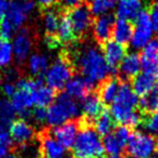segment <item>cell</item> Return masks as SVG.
Returning <instances> with one entry per match:
<instances>
[{
  "instance_id": "obj_1",
  "label": "cell",
  "mask_w": 158,
  "mask_h": 158,
  "mask_svg": "<svg viewBox=\"0 0 158 158\" xmlns=\"http://www.w3.org/2000/svg\"><path fill=\"white\" fill-rule=\"evenodd\" d=\"M75 65L82 77L92 87L103 82L114 73L106 62L102 50L94 44L84 47L77 53Z\"/></svg>"
},
{
  "instance_id": "obj_2",
  "label": "cell",
  "mask_w": 158,
  "mask_h": 158,
  "mask_svg": "<svg viewBox=\"0 0 158 158\" xmlns=\"http://www.w3.org/2000/svg\"><path fill=\"white\" fill-rule=\"evenodd\" d=\"M104 148L100 134L90 126H84L77 132L73 144L72 154L74 158H102Z\"/></svg>"
},
{
  "instance_id": "obj_3",
  "label": "cell",
  "mask_w": 158,
  "mask_h": 158,
  "mask_svg": "<svg viewBox=\"0 0 158 158\" xmlns=\"http://www.w3.org/2000/svg\"><path fill=\"white\" fill-rule=\"evenodd\" d=\"M80 113H81V107L77 104V101L69 97L66 92L60 93L48 106L46 122L48 126L55 128L71 121L74 118H77L80 116Z\"/></svg>"
},
{
  "instance_id": "obj_4",
  "label": "cell",
  "mask_w": 158,
  "mask_h": 158,
  "mask_svg": "<svg viewBox=\"0 0 158 158\" xmlns=\"http://www.w3.org/2000/svg\"><path fill=\"white\" fill-rule=\"evenodd\" d=\"M72 66L64 56L56 59L46 70L44 75V80L48 87L54 91L63 90L68 84V81L72 78Z\"/></svg>"
},
{
  "instance_id": "obj_5",
  "label": "cell",
  "mask_w": 158,
  "mask_h": 158,
  "mask_svg": "<svg viewBox=\"0 0 158 158\" xmlns=\"http://www.w3.org/2000/svg\"><path fill=\"white\" fill-rule=\"evenodd\" d=\"M126 148L131 158H148L157 152L158 142L153 134L135 132L131 134Z\"/></svg>"
},
{
  "instance_id": "obj_6",
  "label": "cell",
  "mask_w": 158,
  "mask_h": 158,
  "mask_svg": "<svg viewBox=\"0 0 158 158\" xmlns=\"http://www.w3.org/2000/svg\"><path fill=\"white\" fill-rule=\"evenodd\" d=\"M153 34L154 29L152 27L150 14L146 11L142 10L135 20L130 46L135 50H141L153 39Z\"/></svg>"
},
{
  "instance_id": "obj_7",
  "label": "cell",
  "mask_w": 158,
  "mask_h": 158,
  "mask_svg": "<svg viewBox=\"0 0 158 158\" xmlns=\"http://www.w3.org/2000/svg\"><path fill=\"white\" fill-rule=\"evenodd\" d=\"M35 9V3L33 0H10L4 19L12 24L15 30L22 29Z\"/></svg>"
},
{
  "instance_id": "obj_8",
  "label": "cell",
  "mask_w": 158,
  "mask_h": 158,
  "mask_svg": "<svg viewBox=\"0 0 158 158\" xmlns=\"http://www.w3.org/2000/svg\"><path fill=\"white\" fill-rule=\"evenodd\" d=\"M75 37H82L88 32L93 25V15L88 7L81 4L71 9L67 14Z\"/></svg>"
},
{
  "instance_id": "obj_9",
  "label": "cell",
  "mask_w": 158,
  "mask_h": 158,
  "mask_svg": "<svg viewBox=\"0 0 158 158\" xmlns=\"http://www.w3.org/2000/svg\"><path fill=\"white\" fill-rule=\"evenodd\" d=\"M142 50L141 70L158 80V38L152 39Z\"/></svg>"
},
{
  "instance_id": "obj_10",
  "label": "cell",
  "mask_w": 158,
  "mask_h": 158,
  "mask_svg": "<svg viewBox=\"0 0 158 158\" xmlns=\"http://www.w3.org/2000/svg\"><path fill=\"white\" fill-rule=\"evenodd\" d=\"M13 56L15 61L19 64H23L30 56L32 49V40L29 34V30L22 28L15 34L12 41Z\"/></svg>"
},
{
  "instance_id": "obj_11",
  "label": "cell",
  "mask_w": 158,
  "mask_h": 158,
  "mask_svg": "<svg viewBox=\"0 0 158 158\" xmlns=\"http://www.w3.org/2000/svg\"><path fill=\"white\" fill-rule=\"evenodd\" d=\"M110 114L113 117L114 121L121 124V126L132 128V127H137L140 124H142L141 115L139 112H137V110L125 107L116 102H113L111 104Z\"/></svg>"
},
{
  "instance_id": "obj_12",
  "label": "cell",
  "mask_w": 158,
  "mask_h": 158,
  "mask_svg": "<svg viewBox=\"0 0 158 158\" xmlns=\"http://www.w3.org/2000/svg\"><path fill=\"white\" fill-rule=\"evenodd\" d=\"M10 103L13 110L21 119H28L31 117V108L33 107L32 95L29 91L17 89L15 93L10 97Z\"/></svg>"
},
{
  "instance_id": "obj_13",
  "label": "cell",
  "mask_w": 158,
  "mask_h": 158,
  "mask_svg": "<svg viewBox=\"0 0 158 158\" xmlns=\"http://www.w3.org/2000/svg\"><path fill=\"white\" fill-rule=\"evenodd\" d=\"M77 132H79V126L74 120H71V121L53 128L51 135L57 142H59L64 148L69 150V148L73 147Z\"/></svg>"
},
{
  "instance_id": "obj_14",
  "label": "cell",
  "mask_w": 158,
  "mask_h": 158,
  "mask_svg": "<svg viewBox=\"0 0 158 158\" xmlns=\"http://www.w3.org/2000/svg\"><path fill=\"white\" fill-rule=\"evenodd\" d=\"M102 53L106 59V62L113 72H116V67H118L121 62L127 55L126 47L114 40H109L104 42L102 47Z\"/></svg>"
},
{
  "instance_id": "obj_15",
  "label": "cell",
  "mask_w": 158,
  "mask_h": 158,
  "mask_svg": "<svg viewBox=\"0 0 158 158\" xmlns=\"http://www.w3.org/2000/svg\"><path fill=\"white\" fill-rule=\"evenodd\" d=\"M9 132H10L12 141H14L19 145L28 144L35 135V131L31 124H28L27 120L24 119L14 120L9 128Z\"/></svg>"
},
{
  "instance_id": "obj_16",
  "label": "cell",
  "mask_w": 158,
  "mask_h": 158,
  "mask_svg": "<svg viewBox=\"0 0 158 158\" xmlns=\"http://www.w3.org/2000/svg\"><path fill=\"white\" fill-rule=\"evenodd\" d=\"M144 0H117L116 16L118 20H125L131 22L143 10Z\"/></svg>"
},
{
  "instance_id": "obj_17",
  "label": "cell",
  "mask_w": 158,
  "mask_h": 158,
  "mask_svg": "<svg viewBox=\"0 0 158 158\" xmlns=\"http://www.w3.org/2000/svg\"><path fill=\"white\" fill-rule=\"evenodd\" d=\"M115 20L112 14H106L98 16L93 23V33L94 37L100 43L109 41L110 37L112 36L113 26H114Z\"/></svg>"
},
{
  "instance_id": "obj_18",
  "label": "cell",
  "mask_w": 158,
  "mask_h": 158,
  "mask_svg": "<svg viewBox=\"0 0 158 158\" xmlns=\"http://www.w3.org/2000/svg\"><path fill=\"white\" fill-rule=\"evenodd\" d=\"M93 87L82 76L72 77L66 84V93L75 101H83L90 93Z\"/></svg>"
},
{
  "instance_id": "obj_19",
  "label": "cell",
  "mask_w": 158,
  "mask_h": 158,
  "mask_svg": "<svg viewBox=\"0 0 158 158\" xmlns=\"http://www.w3.org/2000/svg\"><path fill=\"white\" fill-rule=\"evenodd\" d=\"M41 153L43 158H67L68 152L51 134H44L41 139Z\"/></svg>"
},
{
  "instance_id": "obj_20",
  "label": "cell",
  "mask_w": 158,
  "mask_h": 158,
  "mask_svg": "<svg viewBox=\"0 0 158 158\" xmlns=\"http://www.w3.org/2000/svg\"><path fill=\"white\" fill-rule=\"evenodd\" d=\"M141 70V59L138 53H129L118 66L119 75L124 79H133Z\"/></svg>"
},
{
  "instance_id": "obj_21",
  "label": "cell",
  "mask_w": 158,
  "mask_h": 158,
  "mask_svg": "<svg viewBox=\"0 0 158 158\" xmlns=\"http://www.w3.org/2000/svg\"><path fill=\"white\" fill-rule=\"evenodd\" d=\"M104 111L103 102L99 95L95 93H89L85 99L82 101L81 112L87 120H95Z\"/></svg>"
},
{
  "instance_id": "obj_22",
  "label": "cell",
  "mask_w": 158,
  "mask_h": 158,
  "mask_svg": "<svg viewBox=\"0 0 158 158\" xmlns=\"http://www.w3.org/2000/svg\"><path fill=\"white\" fill-rule=\"evenodd\" d=\"M28 70L35 78H41L44 76L50 66V61L46 55L42 53H33L28 57Z\"/></svg>"
},
{
  "instance_id": "obj_23",
  "label": "cell",
  "mask_w": 158,
  "mask_h": 158,
  "mask_svg": "<svg viewBox=\"0 0 158 158\" xmlns=\"http://www.w3.org/2000/svg\"><path fill=\"white\" fill-rule=\"evenodd\" d=\"M132 32L133 26L131 25L130 22L125 21V20H117V21H115L112 30L113 40L121 44H124V46L127 43H130Z\"/></svg>"
},
{
  "instance_id": "obj_24",
  "label": "cell",
  "mask_w": 158,
  "mask_h": 158,
  "mask_svg": "<svg viewBox=\"0 0 158 158\" xmlns=\"http://www.w3.org/2000/svg\"><path fill=\"white\" fill-rule=\"evenodd\" d=\"M119 86H121V82L116 78H108L102 82V84L100 86L99 97L103 102V104H112L116 100Z\"/></svg>"
},
{
  "instance_id": "obj_25",
  "label": "cell",
  "mask_w": 158,
  "mask_h": 158,
  "mask_svg": "<svg viewBox=\"0 0 158 158\" xmlns=\"http://www.w3.org/2000/svg\"><path fill=\"white\" fill-rule=\"evenodd\" d=\"M114 102L125 106V107L135 110V107L139 105V97L132 90L130 84L127 82H122L119 86L118 94Z\"/></svg>"
},
{
  "instance_id": "obj_26",
  "label": "cell",
  "mask_w": 158,
  "mask_h": 158,
  "mask_svg": "<svg viewBox=\"0 0 158 158\" xmlns=\"http://www.w3.org/2000/svg\"><path fill=\"white\" fill-rule=\"evenodd\" d=\"M157 84V79H155L154 77L150 76L145 73H141L132 79L131 88L138 97H143L144 94L150 92Z\"/></svg>"
},
{
  "instance_id": "obj_27",
  "label": "cell",
  "mask_w": 158,
  "mask_h": 158,
  "mask_svg": "<svg viewBox=\"0 0 158 158\" xmlns=\"http://www.w3.org/2000/svg\"><path fill=\"white\" fill-rule=\"evenodd\" d=\"M31 95L33 105L45 108L46 106H50L56 99L55 91L51 89L50 87L44 86V84H41L37 89H35L31 92Z\"/></svg>"
},
{
  "instance_id": "obj_28",
  "label": "cell",
  "mask_w": 158,
  "mask_h": 158,
  "mask_svg": "<svg viewBox=\"0 0 158 158\" xmlns=\"http://www.w3.org/2000/svg\"><path fill=\"white\" fill-rule=\"evenodd\" d=\"M117 0H89L88 9L92 15L101 16V15L110 14L116 8Z\"/></svg>"
},
{
  "instance_id": "obj_29",
  "label": "cell",
  "mask_w": 158,
  "mask_h": 158,
  "mask_svg": "<svg viewBox=\"0 0 158 158\" xmlns=\"http://www.w3.org/2000/svg\"><path fill=\"white\" fill-rule=\"evenodd\" d=\"M94 121H95V130L97 131L100 135H103V137L110 134L115 127L114 119L111 116L110 112L106 110H104Z\"/></svg>"
},
{
  "instance_id": "obj_30",
  "label": "cell",
  "mask_w": 158,
  "mask_h": 158,
  "mask_svg": "<svg viewBox=\"0 0 158 158\" xmlns=\"http://www.w3.org/2000/svg\"><path fill=\"white\" fill-rule=\"evenodd\" d=\"M139 106L142 112L148 114L158 111V84L150 92L141 97L139 100Z\"/></svg>"
},
{
  "instance_id": "obj_31",
  "label": "cell",
  "mask_w": 158,
  "mask_h": 158,
  "mask_svg": "<svg viewBox=\"0 0 158 158\" xmlns=\"http://www.w3.org/2000/svg\"><path fill=\"white\" fill-rule=\"evenodd\" d=\"M15 111L10 101L6 99L0 100V130H9L11 124L15 120Z\"/></svg>"
},
{
  "instance_id": "obj_32",
  "label": "cell",
  "mask_w": 158,
  "mask_h": 158,
  "mask_svg": "<svg viewBox=\"0 0 158 158\" xmlns=\"http://www.w3.org/2000/svg\"><path fill=\"white\" fill-rule=\"evenodd\" d=\"M102 144H103L104 152L110 155V156H118L126 148V145H124L117 139V137L114 134V132H111L110 134L103 137Z\"/></svg>"
},
{
  "instance_id": "obj_33",
  "label": "cell",
  "mask_w": 158,
  "mask_h": 158,
  "mask_svg": "<svg viewBox=\"0 0 158 158\" xmlns=\"http://www.w3.org/2000/svg\"><path fill=\"white\" fill-rule=\"evenodd\" d=\"M60 21V16L58 13L53 10H48L43 15V27L48 36H55L57 33Z\"/></svg>"
},
{
  "instance_id": "obj_34",
  "label": "cell",
  "mask_w": 158,
  "mask_h": 158,
  "mask_svg": "<svg viewBox=\"0 0 158 158\" xmlns=\"http://www.w3.org/2000/svg\"><path fill=\"white\" fill-rule=\"evenodd\" d=\"M56 35H57L56 38L58 39V41L64 42V43L72 41L73 38L75 37L74 33H73V30H72V27H71V24H70V22H69L67 15L60 17L58 29H57Z\"/></svg>"
},
{
  "instance_id": "obj_35",
  "label": "cell",
  "mask_w": 158,
  "mask_h": 158,
  "mask_svg": "<svg viewBox=\"0 0 158 158\" xmlns=\"http://www.w3.org/2000/svg\"><path fill=\"white\" fill-rule=\"evenodd\" d=\"M13 48L12 42L6 39L0 38V68H6L12 63Z\"/></svg>"
},
{
  "instance_id": "obj_36",
  "label": "cell",
  "mask_w": 158,
  "mask_h": 158,
  "mask_svg": "<svg viewBox=\"0 0 158 158\" xmlns=\"http://www.w3.org/2000/svg\"><path fill=\"white\" fill-rule=\"evenodd\" d=\"M143 127L150 134L152 133H158V111L148 114V116L142 121Z\"/></svg>"
},
{
  "instance_id": "obj_37",
  "label": "cell",
  "mask_w": 158,
  "mask_h": 158,
  "mask_svg": "<svg viewBox=\"0 0 158 158\" xmlns=\"http://www.w3.org/2000/svg\"><path fill=\"white\" fill-rule=\"evenodd\" d=\"M15 33H16L15 28L6 19H3L0 22V38L9 40L14 36Z\"/></svg>"
},
{
  "instance_id": "obj_38",
  "label": "cell",
  "mask_w": 158,
  "mask_h": 158,
  "mask_svg": "<svg viewBox=\"0 0 158 158\" xmlns=\"http://www.w3.org/2000/svg\"><path fill=\"white\" fill-rule=\"evenodd\" d=\"M113 132H114V134L117 137V139H118L124 145L127 146V143H128L129 139H130L131 134H132V132L130 131V128H128V127H126V126H119V127H117Z\"/></svg>"
},
{
  "instance_id": "obj_39",
  "label": "cell",
  "mask_w": 158,
  "mask_h": 158,
  "mask_svg": "<svg viewBox=\"0 0 158 158\" xmlns=\"http://www.w3.org/2000/svg\"><path fill=\"white\" fill-rule=\"evenodd\" d=\"M31 117L38 124H43V122L46 121V118H48V110L45 107L35 106L31 110Z\"/></svg>"
},
{
  "instance_id": "obj_40",
  "label": "cell",
  "mask_w": 158,
  "mask_h": 158,
  "mask_svg": "<svg viewBox=\"0 0 158 158\" xmlns=\"http://www.w3.org/2000/svg\"><path fill=\"white\" fill-rule=\"evenodd\" d=\"M148 14H150V19H151L153 29H154V32L158 33V3L157 2H154V3L152 4Z\"/></svg>"
},
{
  "instance_id": "obj_41",
  "label": "cell",
  "mask_w": 158,
  "mask_h": 158,
  "mask_svg": "<svg viewBox=\"0 0 158 158\" xmlns=\"http://www.w3.org/2000/svg\"><path fill=\"white\" fill-rule=\"evenodd\" d=\"M16 90H17L16 84H14L11 81L6 82V84H3L1 87V92L3 93L4 97H11L13 94H14Z\"/></svg>"
},
{
  "instance_id": "obj_42",
  "label": "cell",
  "mask_w": 158,
  "mask_h": 158,
  "mask_svg": "<svg viewBox=\"0 0 158 158\" xmlns=\"http://www.w3.org/2000/svg\"><path fill=\"white\" fill-rule=\"evenodd\" d=\"M59 1H60L61 6L64 7V8L73 9L77 6H81V3L84 0H59Z\"/></svg>"
},
{
  "instance_id": "obj_43",
  "label": "cell",
  "mask_w": 158,
  "mask_h": 158,
  "mask_svg": "<svg viewBox=\"0 0 158 158\" xmlns=\"http://www.w3.org/2000/svg\"><path fill=\"white\" fill-rule=\"evenodd\" d=\"M12 144L0 141V158H6L10 154V147Z\"/></svg>"
},
{
  "instance_id": "obj_44",
  "label": "cell",
  "mask_w": 158,
  "mask_h": 158,
  "mask_svg": "<svg viewBox=\"0 0 158 158\" xmlns=\"http://www.w3.org/2000/svg\"><path fill=\"white\" fill-rule=\"evenodd\" d=\"M9 1L8 0H0V22L6 17V11H8Z\"/></svg>"
},
{
  "instance_id": "obj_45",
  "label": "cell",
  "mask_w": 158,
  "mask_h": 158,
  "mask_svg": "<svg viewBox=\"0 0 158 158\" xmlns=\"http://www.w3.org/2000/svg\"><path fill=\"white\" fill-rule=\"evenodd\" d=\"M35 1H37V3H39L40 6L44 7V8H48V7L56 3L57 0H35Z\"/></svg>"
},
{
  "instance_id": "obj_46",
  "label": "cell",
  "mask_w": 158,
  "mask_h": 158,
  "mask_svg": "<svg viewBox=\"0 0 158 158\" xmlns=\"http://www.w3.org/2000/svg\"><path fill=\"white\" fill-rule=\"evenodd\" d=\"M6 158H22V157L19 156V155H16V154H9Z\"/></svg>"
},
{
  "instance_id": "obj_47",
  "label": "cell",
  "mask_w": 158,
  "mask_h": 158,
  "mask_svg": "<svg viewBox=\"0 0 158 158\" xmlns=\"http://www.w3.org/2000/svg\"><path fill=\"white\" fill-rule=\"evenodd\" d=\"M148 158H158V152H156L154 155H153V156H151V157H148Z\"/></svg>"
},
{
  "instance_id": "obj_48",
  "label": "cell",
  "mask_w": 158,
  "mask_h": 158,
  "mask_svg": "<svg viewBox=\"0 0 158 158\" xmlns=\"http://www.w3.org/2000/svg\"><path fill=\"white\" fill-rule=\"evenodd\" d=\"M110 158H126V157H123V156H119V155H118V156H111Z\"/></svg>"
},
{
  "instance_id": "obj_49",
  "label": "cell",
  "mask_w": 158,
  "mask_h": 158,
  "mask_svg": "<svg viewBox=\"0 0 158 158\" xmlns=\"http://www.w3.org/2000/svg\"><path fill=\"white\" fill-rule=\"evenodd\" d=\"M1 87H2V80H1V77H0V93H1Z\"/></svg>"
},
{
  "instance_id": "obj_50",
  "label": "cell",
  "mask_w": 158,
  "mask_h": 158,
  "mask_svg": "<svg viewBox=\"0 0 158 158\" xmlns=\"http://www.w3.org/2000/svg\"><path fill=\"white\" fill-rule=\"evenodd\" d=\"M157 134H158V133H157ZM157 142H158V138H157Z\"/></svg>"
},
{
  "instance_id": "obj_51",
  "label": "cell",
  "mask_w": 158,
  "mask_h": 158,
  "mask_svg": "<svg viewBox=\"0 0 158 158\" xmlns=\"http://www.w3.org/2000/svg\"><path fill=\"white\" fill-rule=\"evenodd\" d=\"M156 2H157V3H158V0H157V1H156Z\"/></svg>"
}]
</instances>
